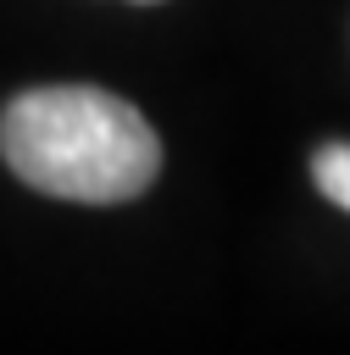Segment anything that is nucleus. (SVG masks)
<instances>
[{
    "label": "nucleus",
    "instance_id": "nucleus-1",
    "mask_svg": "<svg viewBox=\"0 0 350 355\" xmlns=\"http://www.w3.org/2000/svg\"><path fill=\"white\" fill-rule=\"evenodd\" d=\"M0 155L28 189L78 205L133 200L161 172L156 128L128 100L89 83L17 94L0 111Z\"/></svg>",
    "mask_w": 350,
    "mask_h": 355
},
{
    "label": "nucleus",
    "instance_id": "nucleus-2",
    "mask_svg": "<svg viewBox=\"0 0 350 355\" xmlns=\"http://www.w3.org/2000/svg\"><path fill=\"white\" fill-rule=\"evenodd\" d=\"M311 178H317V189H322V200H333L339 211H350V144H322L317 155H311Z\"/></svg>",
    "mask_w": 350,
    "mask_h": 355
}]
</instances>
